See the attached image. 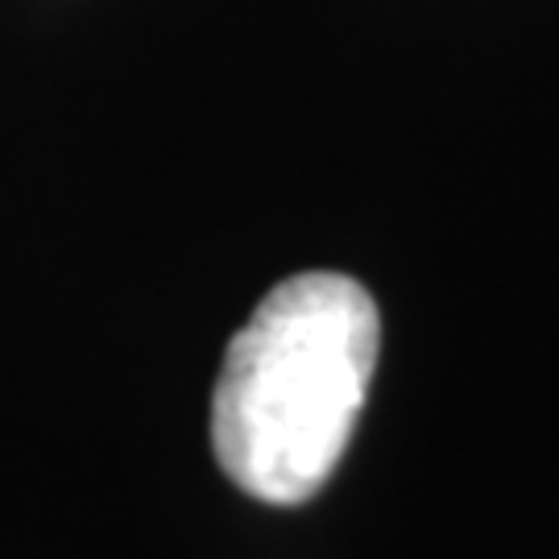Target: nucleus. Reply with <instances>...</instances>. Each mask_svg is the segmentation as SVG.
<instances>
[{"mask_svg":"<svg viewBox=\"0 0 559 559\" xmlns=\"http://www.w3.org/2000/svg\"><path fill=\"white\" fill-rule=\"evenodd\" d=\"M373 295L348 274L278 282L240 328L212 394V448L270 506L316 498L353 440L378 365Z\"/></svg>","mask_w":559,"mask_h":559,"instance_id":"nucleus-1","label":"nucleus"}]
</instances>
